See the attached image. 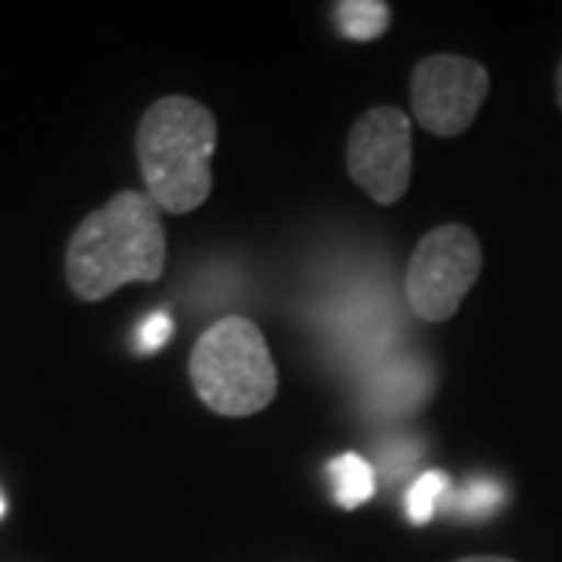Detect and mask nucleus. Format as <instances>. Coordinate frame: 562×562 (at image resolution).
Wrapping results in <instances>:
<instances>
[{"label": "nucleus", "instance_id": "obj_4", "mask_svg": "<svg viewBox=\"0 0 562 562\" xmlns=\"http://www.w3.org/2000/svg\"><path fill=\"white\" fill-rule=\"evenodd\" d=\"M482 244L469 225L447 222L431 228L419 238L403 276L409 310L425 322L453 319L482 276Z\"/></svg>", "mask_w": 562, "mask_h": 562}, {"label": "nucleus", "instance_id": "obj_12", "mask_svg": "<svg viewBox=\"0 0 562 562\" xmlns=\"http://www.w3.org/2000/svg\"><path fill=\"white\" fill-rule=\"evenodd\" d=\"M457 562H516V560H506V557H465V560Z\"/></svg>", "mask_w": 562, "mask_h": 562}, {"label": "nucleus", "instance_id": "obj_11", "mask_svg": "<svg viewBox=\"0 0 562 562\" xmlns=\"http://www.w3.org/2000/svg\"><path fill=\"white\" fill-rule=\"evenodd\" d=\"M506 501L503 491L497 484H475L472 491H465V501H462V513L469 516H491L501 503Z\"/></svg>", "mask_w": 562, "mask_h": 562}, {"label": "nucleus", "instance_id": "obj_3", "mask_svg": "<svg viewBox=\"0 0 562 562\" xmlns=\"http://www.w3.org/2000/svg\"><path fill=\"white\" fill-rule=\"evenodd\" d=\"M188 375L198 401L228 419L262 413L279 394V369L269 344L247 316L213 322L191 350Z\"/></svg>", "mask_w": 562, "mask_h": 562}, {"label": "nucleus", "instance_id": "obj_8", "mask_svg": "<svg viewBox=\"0 0 562 562\" xmlns=\"http://www.w3.org/2000/svg\"><path fill=\"white\" fill-rule=\"evenodd\" d=\"M344 38L375 41L391 29V3L384 0H341L331 7Z\"/></svg>", "mask_w": 562, "mask_h": 562}, {"label": "nucleus", "instance_id": "obj_7", "mask_svg": "<svg viewBox=\"0 0 562 562\" xmlns=\"http://www.w3.org/2000/svg\"><path fill=\"white\" fill-rule=\"evenodd\" d=\"M328 479H331V494L344 509H357L375 494V472L357 453H341L328 462Z\"/></svg>", "mask_w": 562, "mask_h": 562}, {"label": "nucleus", "instance_id": "obj_1", "mask_svg": "<svg viewBox=\"0 0 562 562\" xmlns=\"http://www.w3.org/2000/svg\"><path fill=\"white\" fill-rule=\"evenodd\" d=\"M166 228L147 191H120L88 213L66 247V279L79 301L98 303L132 281H160Z\"/></svg>", "mask_w": 562, "mask_h": 562}, {"label": "nucleus", "instance_id": "obj_5", "mask_svg": "<svg viewBox=\"0 0 562 562\" xmlns=\"http://www.w3.org/2000/svg\"><path fill=\"white\" fill-rule=\"evenodd\" d=\"M347 176L379 203L391 206L413 179V120L401 106H372L347 138Z\"/></svg>", "mask_w": 562, "mask_h": 562}, {"label": "nucleus", "instance_id": "obj_6", "mask_svg": "<svg viewBox=\"0 0 562 562\" xmlns=\"http://www.w3.org/2000/svg\"><path fill=\"white\" fill-rule=\"evenodd\" d=\"M487 91L491 76L479 60L457 54L425 57L409 79L413 120L435 138H457L475 122Z\"/></svg>", "mask_w": 562, "mask_h": 562}, {"label": "nucleus", "instance_id": "obj_10", "mask_svg": "<svg viewBox=\"0 0 562 562\" xmlns=\"http://www.w3.org/2000/svg\"><path fill=\"white\" fill-rule=\"evenodd\" d=\"M172 319L166 313H150L147 319L140 322L138 331H135V350L138 353H157L162 344L172 338Z\"/></svg>", "mask_w": 562, "mask_h": 562}, {"label": "nucleus", "instance_id": "obj_9", "mask_svg": "<svg viewBox=\"0 0 562 562\" xmlns=\"http://www.w3.org/2000/svg\"><path fill=\"white\" fill-rule=\"evenodd\" d=\"M447 491H450V479L443 472H425L419 482L409 487V494H406V516H409V522H428L435 516L438 503L447 497Z\"/></svg>", "mask_w": 562, "mask_h": 562}, {"label": "nucleus", "instance_id": "obj_13", "mask_svg": "<svg viewBox=\"0 0 562 562\" xmlns=\"http://www.w3.org/2000/svg\"><path fill=\"white\" fill-rule=\"evenodd\" d=\"M557 101L562 106V60H560V69H557Z\"/></svg>", "mask_w": 562, "mask_h": 562}, {"label": "nucleus", "instance_id": "obj_14", "mask_svg": "<svg viewBox=\"0 0 562 562\" xmlns=\"http://www.w3.org/2000/svg\"><path fill=\"white\" fill-rule=\"evenodd\" d=\"M7 516V501H3V494H0V519Z\"/></svg>", "mask_w": 562, "mask_h": 562}, {"label": "nucleus", "instance_id": "obj_2", "mask_svg": "<svg viewBox=\"0 0 562 562\" xmlns=\"http://www.w3.org/2000/svg\"><path fill=\"white\" fill-rule=\"evenodd\" d=\"M220 125L213 110L184 94L154 101L138 122L135 154L147 198L160 213L188 216L213 194Z\"/></svg>", "mask_w": 562, "mask_h": 562}]
</instances>
